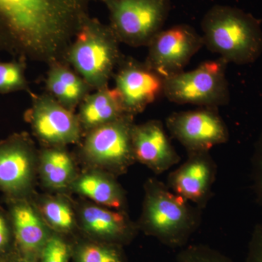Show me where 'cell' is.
<instances>
[{
    "label": "cell",
    "instance_id": "obj_22",
    "mask_svg": "<svg viewBox=\"0 0 262 262\" xmlns=\"http://www.w3.org/2000/svg\"><path fill=\"white\" fill-rule=\"evenodd\" d=\"M41 214L45 222L60 232H67L75 225V214L70 205L59 198H49L43 202Z\"/></svg>",
    "mask_w": 262,
    "mask_h": 262
},
{
    "label": "cell",
    "instance_id": "obj_20",
    "mask_svg": "<svg viewBox=\"0 0 262 262\" xmlns=\"http://www.w3.org/2000/svg\"><path fill=\"white\" fill-rule=\"evenodd\" d=\"M40 172L43 182L48 187L63 189L75 175L73 160L62 146H48L41 154Z\"/></svg>",
    "mask_w": 262,
    "mask_h": 262
},
{
    "label": "cell",
    "instance_id": "obj_6",
    "mask_svg": "<svg viewBox=\"0 0 262 262\" xmlns=\"http://www.w3.org/2000/svg\"><path fill=\"white\" fill-rule=\"evenodd\" d=\"M110 16V27L120 42L131 47L146 46L163 29L170 0H99Z\"/></svg>",
    "mask_w": 262,
    "mask_h": 262
},
{
    "label": "cell",
    "instance_id": "obj_2",
    "mask_svg": "<svg viewBox=\"0 0 262 262\" xmlns=\"http://www.w3.org/2000/svg\"><path fill=\"white\" fill-rule=\"evenodd\" d=\"M203 210L155 178L146 180L138 229L169 248H184L201 225Z\"/></svg>",
    "mask_w": 262,
    "mask_h": 262
},
{
    "label": "cell",
    "instance_id": "obj_8",
    "mask_svg": "<svg viewBox=\"0 0 262 262\" xmlns=\"http://www.w3.org/2000/svg\"><path fill=\"white\" fill-rule=\"evenodd\" d=\"M203 46V37L194 28L178 24L162 29L150 41L144 63L165 80L184 72Z\"/></svg>",
    "mask_w": 262,
    "mask_h": 262
},
{
    "label": "cell",
    "instance_id": "obj_25",
    "mask_svg": "<svg viewBox=\"0 0 262 262\" xmlns=\"http://www.w3.org/2000/svg\"><path fill=\"white\" fill-rule=\"evenodd\" d=\"M251 177L256 203L262 206V133L255 144L251 158Z\"/></svg>",
    "mask_w": 262,
    "mask_h": 262
},
{
    "label": "cell",
    "instance_id": "obj_18",
    "mask_svg": "<svg viewBox=\"0 0 262 262\" xmlns=\"http://www.w3.org/2000/svg\"><path fill=\"white\" fill-rule=\"evenodd\" d=\"M46 89L48 94L72 112H75L92 91L84 79L64 61L49 65Z\"/></svg>",
    "mask_w": 262,
    "mask_h": 262
},
{
    "label": "cell",
    "instance_id": "obj_4",
    "mask_svg": "<svg viewBox=\"0 0 262 262\" xmlns=\"http://www.w3.org/2000/svg\"><path fill=\"white\" fill-rule=\"evenodd\" d=\"M120 41L107 24L87 15L67 50L64 62L92 90L108 86L121 61Z\"/></svg>",
    "mask_w": 262,
    "mask_h": 262
},
{
    "label": "cell",
    "instance_id": "obj_19",
    "mask_svg": "<svg viewBox=\"0 0 262 262\" xmlns=\"http://www.w3.org/2000/svg\"><path fill=\"white\" fill-rule=\"evenodd\" d=\"M75 190L89 198L96 204L117 211H124L126 206L125 192L112 174L86 173L74 183Z\"/></svg>",
    "mask_w": 262,
    "mask_h": 262
},
{
    "label": "cell",
    "instance_id": "obj_21",
    "mask_svg": "<svg viewBox=\"0 0 262 262\" xmlns=\"http://www.w3.org/2000/svg\"><path fill=\"white\" fill-rule=\"evenodd\" d=\"M26 63L23 60L0 61V94L27 91L32 94L26 77Z\"/></svg>",
    "mask_w": 262,
    "mask_h": 262
},
{
    "label": "cell",
    "instance_id": "obj_14",
    "mask_svg": "<svg viewBox=\"0 0 262 262\" xmlns=\"http://www.w3.org/2000/svg\"><path fill=\"white\" fill-rule=\"evenodd\" d=\"M132 146L136 161L160 175L180 162V156L167 135L160 120H149L134 125Z\"/></svg>",
    "mask_w": 262,
    "mask_h": 262
},
{
    "label": "cell",
    "instance_id": "obj_9",
    "mask_svg": "<svg viewBox=\"0 0 262 262\" xmlns=\"http://www.w3.org/2000/svg\"><path fill=\"white\" fill-rule=\"evenodd\" d=\"M165 125L189 153L210 151L229 140L228 127L217 108L201 107L170 114Z\"/></svg>",
    "mask_w": 262,
    "mask_h": 262
},
{
    "label": "cell",
    "instance_id": "obj_5",
    "mask_svg": "<svg viewBox=\"0 0 262 262\" xmlns=\"http://www.w3.org/2000/svg\"><path fill=\"white\" fill-rule=\"evenodd\" d=\"M227 63L221 58L207 61L194 70L165 79L163 96L177 104L213 108L225 106L230 99Z\"/></svg>",
    "mask_w": 262,
    "mask_h": 262
},
{
    "label": "cell",
    "instance_id": "obj_10",
    "mask_svg": "<svg viewBox=\"0 0 262 262\" xmlns=\"http://www.w3.org/2000/svg\"><path fill=\"white\" fill-rule=\"evenodd\" d=\"M32 103L26 113L34 135L48 146H62L80 140L82 128L77 115L47 94H31Z\"/></svg>",
    "mask_w": 262,
    "mask_h": 262
},
{
    "label": "cell",
    "instance_id": "obj_11",
    "mask_svg": "<svg viewBox=\"0 0 262 262\" xmlns=\"http://www.w3.org/2000/svg\"><path fill=\"white\" fill-rule=\"evenodd\" d=\"M37 155L32 139L15 134L0 142V189L10 200L24 198L35 176Z\"/></svg>",
    "mask_w": 262,
    "mask_h": 262
},
{
    "label": "cell",
    "instance_id": "obj_27",
    "mask_svg": "<svg viewBox=\"0 0 262 262\" xmlns=\"http://www.w3.org/2000/svg\"><path fill=\"white\" fill-rule=\"evenodd\" d=\"M245 262H262V223L253 229Z\"/></svg>",
    "mask_w": 262,
    "mask_h": 262
},
{
    "label": "cell",
    "instance_id": "obj_17",
    "mask_svg": "<svg viewBox=\"0 0 262 262\" xmlns=\"http://www.w3.org/2000/svg\"><path fill=\"white\" fill-rule=\"evenodd\" d=\"M116 89L108 85L89 94L79 106L77 117L82 130L86 133L118 120L126 115Z\"/></svg>",
    "mask_w": 262,
    "mask_h": 262
},
{
    "label": "cell",
    "instance_id": "obj_3",
    "mask_svg": "<svg viewBox=\"0 0 262 262\" xmlns=\"http://www.w3.org/2000/svg\"><path fill=\"white\" fill-rule=\"evenodd\" d=\"M201 29L204 46L228 63H252L261 55L259 24L237 8L213 5L203 16Z\"/></svg>",
    "mask_w": 262,
    "mask_h": 262
},
{
    "label": "cell",
    "instance_id": "obj_26",
    "mask_svg": "<svg viewBox=\"0 0 262 262\" xmlns=\"http://www.w3.org/2000/svg\"><path fill=\"white\" fill-rule=\"evenodd\" d=\"M42 262H68L69 248L57 236L48 237L42 249Z\"/></svg>",
    "mask_w": 262,
    "mask_h": 262
},
{
    "label": "cell",
    "instance_id": "obj_15",
    "mask_svg": "<svg viewBox=\"0 0 262 262\" xmlns=\"http://www.w3.org/2000/svg\"><path fill=\"white\" fill-rule=\"evenodd\" d=\"M80 220L83 228L93 235L120 245L134 237L137 225L124 211H117L99 205H87L82 208Z\"/></svg>",
    "mask_w": 262,
    "mask_h": 262
},
{
    "label": "cell",
    "instance_id": "obj_12",
    "mask_svg": "<svg viewBox=\"0 0 262 262\" xmlns=\"http://www.w3.org/2000/svg\"><path fill=\"white\" fill-rule=\"evenodd\" d=\"M116 70L115 89L128 115L142 113L163 95L164 78L144 62L123 56Z\"/></svg>",
    "mask_w": 262,
    "mask_h": 262
},
{
    "label": "cell",
    "instance_id": "obj_16",
    "mask_svg": "<svg viewBox=\"0 0 262 262\" xmlns=\"http://www.w3.org/2000/svg\"><path fill=\"white\" fill-rule=\"evenodd\" d=\"M10 201L9 216L13 233L21 251L32 256L42 251L49 237L44 219L25 198Z\"/></svg>",
    "mask_w": 262,
    "mask_h": 262
},
{
    "label": "cell",
    "instance_id": "obj_24",
    "mask_svg": "<svg viewBox=\"0 0 262 262\" xmlns=\"http://www.w3.org/2000/svg\"><path fill=\"white\" fill-rule=\"evenodd\" d=\"M177 262H234L223 253L206 245L185 246L177 256Z\"/></svg>",
    "mask_w": 262,
    "mask_h": 262
},
{
    "label": "cell",
    "instance_id": "obj_13",
    "mask_svg": "<svg viewBox=\"0 0 262 262\" xmlns=\"http://www.w3.org/2000/svg\"><path fill=\"white\" fill-rule=\"evenodd\" d=\"M187 160L169 174L170 190L204 210L211 198L216 164L210 151L189 153Z\"/></svg>",
    "mask_w": 262,
    "mask_h": 262
},
{
    "label": "cell",
    "instance_id": "obj_23",
    "mask_svg": "<svg viewBox=\"0 0 262 262\" xmlns=\"http://www.w3.org/2000/svg\"><path fill=\"white\" fill-rule=\"evenodd\" d=\"M79 262H125L118 245L87 244L80 248Z\"/></svg>",
    "mask_w": 262,
    "mask_h": 262
},
{
    "label": "cell",
    "instance_id": "obj_7",
    "mask_svg": "<svg viewBox=\"0 0 262 262\" xmlns=\"http://www.w3.org/2000/svg\"><path fill=\"white\" fill-rule=\"evenodd\" d=\"M134 115L118 120L86 133L82 151L84 158L112 175L125 173L136 162L132 146Z\"/></svg>",
    "mask_w": 262,
    "mask_h": 262
},
{
    "label": "cell",
    "instance_id": "obj_28",
    "mask_svg": "<svg viewBox=\"0 0 262 262\" xmlns=\"http://www.w3.org/2000/svg\"><path fill=\"white\" fill-rule=\"evenodd\" d=\"M11 232H13V228L9 214H6L0 208V251L8 246Z\"/></svg>",
    "mask_w": 262,
    "mask_h": 262
},
{
    "label": "cell",
    "instance_id": "obj_1",
    "mask_svg": "<svg viewBox=\"0 0 262 262\" xmlns=\"http://www.w3.org/2000/svg\"><path fill=\"white\" fill-rule=\"evenodd\" d=\"M94 0H0V51L49 66L63 61Z\"/></svg>",
    "mask_w": 262,
    "mask_h": 262
}]
</instances>
